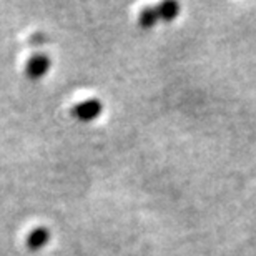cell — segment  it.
Here are the masks:
<instances>
[{
  "mask_svg": "<svg viewBox=\"0 0 256 256\" xmlns=\"http://www.w3.org/2000/svg\"><path fill=\"white\" fill-rule=\"evenodd\" d=\"M50 243V232L45 226H38L27 234V246L32 252H40Z\"/></svg>",
  "mask_w": 256,
  "mask_h": 256,
  "instance_id": "3",
  "label": "cell"
},
{
  "mask_svg": "<svg viewBox=\"0 0 256 256\" xmlns=\"http://www.w3.org/2000/svg\"><path fill=\"white\" fill-rule=\"evenodd\" d=\"M158 20H160V18H158V14H156L155 7H146V8L142 10L138 22H140V25L143 28H152L153 25L158 22Z\"/></svg>",
  "mask_w": 256,
  "mask_h": 256,
  "instance_id": "5",
  "label": "cell"
},
{
  "mask_svg": "<svg viewBox=\"0 0 256 256\" xmlns=\"http://www.w3.org/2000/svg\"><path fill=\"white\" fill-rule=\"evenodd\" d=\"M102 112H104L102 102L96 98H90V100L76 104L74 106V110H72V115H74L75 118H78L80 122H94L102 115Z\"/></svg>",
  "mask_w": 256,
  "mask_h": 256,
  "instance_id": "1",
  "label": "cell"
},
{
  "mask_svg": "<svg viewBox=\"0 0 256 256\" xmlns=\"http://www.w3.org/2000/svg\"><path fill=\"white\" fill-rule=\"evenodd\" d=\"M156 14H158V18L163 20V22H172L173 18L178 17V12H180V5L176 2H172V0H168V2H163L160 5H156L155 7Z\"/></svg>",
  "mask_w": 256,
  "mask_h": 256,
  "instance_id": "4",
  "label": "cell"
},
{
  "mask_svg": "<svg viewBox=\"0 0 256 256\" xmlns=\"http://www.w3.org/2000/svg\"><path fill=\"white\" fill-rule=\"evenodd\" d=\"M50 66H52V60H50L48 55L45 54H35L34 57H30L27 60V66H25V72L32 80H38L45 76L50 72Z\"/></svg>",
  "mask_w": 256,
  "mask_h": 256,
  "instance_id": "2",
  "label": "cell"
}]
</instances>
